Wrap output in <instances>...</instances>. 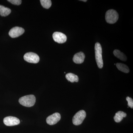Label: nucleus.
<instances>
[{"label":"nucleus","mask_w":133,"mask_h":133,"mask_svg":"<svg viewBox=\"0 0 133 133\" xmlns=\"http://www.w3.org/2000/svg\"><path fill=\"white\" fill-rule=\"evenodd\" d=\"M86 116V113L84 110H80L74 115L72 118V123L75 125H78L83 123Z\"/></svg>","instance_id":"nucleus-4"},{"label":"nucleus","mask_w":133,"mask_h":133,"mask_svg":"<svg viewBox=\"0 0 133 133\" xmlns=\"http://www.w3.org/2000/svg\"><path fill=\"white\" fill-rule=\"evenodd\" d=\"M24 32V30L21 27H15L12 28L9 33V35L10 37L14 38L18 37Z\"/></svg>","instance_id":"nucleus-7"},{"label":"nucleus","mask_w":133,"mask_h":133,"mask_svg":"<svg viewBox=\"0 0 133 133\" xmlns=\"http://www.w3.org/2000/svg\"><path fill=\"white\" fill-rule=\"evenodd\" d=\"M8 1L15 5H19L22 3L21 0H8Z\"/></svg>","instance_id":"nucleus-18"},{"label":"nucleus","mask_w":133,"mask_h":133,"mask_svg":"<svg viewBox=\"0 0 133 133\" xmlns=\"http://www.w3.org/2000/svg\"><path fill=\"white\" fill-rule=\"evenodd\" d=\"M24 59L26 62L31 63H37L40 60L38 55L33 52H27L24 56Z\"/></svg>","instance_id":"nucleus-5"},{"label":"nucleus","mask_w":133,"mask_h":133,"mask_svg":"<svg viewBox=\"0 0 133 133\" xmlns=\"http://www.w3.org/2000/svg\"><path fill=\"white\" fill-rule=\"evenodd\" d=\"M36 99L35 95H27L23 96L19 99V102L21 105L26 107L33 106L36 102Z\"/></svg>","instance_id":"nucleus-1"},{"label":"nucleus","mask_w":133,"mask_h":133,"mask_svg":"<svg viewBox=\"0 0 133 133\" xmlns=\"http://www.w3.org/2000/svg\"><path fill=\"white\" fill-rule=\"evenodd\" d=\"M118 14L114 10H109L106 13V21L109 24L115 23L118 21Z\"/></svg>","instance_id":"nucleus-3"},{"label":"nucleus","mask_w":133,"mask_h":133,"mask_svg":"<svg viewBox=\"0 0 133 133\" xmlns=\"http://www.w3.org/2000/svg\"><path fill=\"white\" fill-rule=\"evenodd\" d=\"M11 10L9 8L0 5V15L2 16H6L11 13Z\"/></svg>","instance_id":"nucleus-13"},{"label":"nucleus","mask_w":133,"mask_h":133,"mask_svg":"<svg viewBox=\"0 0 133 133\" xmlns=\"http://www.w3.org/2000/svg\"><path fill=\"white\" fill-rule=\"evenodd\" d=\"M65 77L68 81L71 83L78 82L79 81L78 77L73 73H69L66 74Z\"/></svg>","instance_id":"nucleus-14"},{"label":"nucleus","mask_w":133,"mask_h":133,"mask_svg":"<svg viewBox=\"0 0 133 133\" xmlns=\"http://www.w3.org/2000/svg\"><path fill=\"white\" fill-rule=\"evenodd\" d=\"M61 119V115L58 113L53 114L48 116L46 119L47 124L49 125H54L57 123Z\"/></svg>","instance_id":"nucleus-8"},{"label":"nucleus","mask_w":133,"mask_h":133,"mask_svg":"<svg viewBox=\"0 0 133 133\" xmlns=\"http://www.w3.org/2000/svg\"><path fill=\"white\" fill-rule=\"evenodd\" d=\"M53 40L58 43H63L66 42L67 37L63 33L59 32H55L52 35Z\"/></svg>","instance_id":"nucleus-9"},{"label":"nucleus","mask_w":133,"mask_h":133,"mask_svg":"<svg viewBox=\"0 0 133 133\" xmlns=\"http://www.w3.org/2000/svg\"><path fill=\"white\" fill-rule=\"evenodd\" d=\"M85 55L82 52L76 53L73 57V62L76 64H80L82 63L84 61Z\"/></svg>","instance_id":"nucleus-10"},{"label":"nucleus","mask_w":133,"mask_h":133,"mask_svg":"<svg viewBox=\"0 0 133 133\" xmlns=\"http://www.w3.org/2000/svg\"><path fill=\"white\" fill-rule=\"evenodd\" d=\"M127 116V114L122 111H119L115 114V115L114 116L115 121L118 123L123 119V118H125Z\"/></svg>","instance_id":"nucleus-11"},{"label":"nucleus","mask_w":133,"mask_h":133,"mask_svg":"<svg viewBox=\"0 0 133 133\" xmlns=\"http://www.w3.org/2000/svg\"><path fill=\"white\" fill-rule=\"evenodd\" d=\"M127 101H128V105L129 107L133 109V100L132 98L128 97L126 98Z\"/></svg>","instance_id":"nucleus-17"},{"label":"nucleus","mask_w":133,"mask_h":133,"mask_svg":"<svg viewBox=\"0 0 133 133\" xmlns=\"http://www.w3.org/2000/svg\"><path fill=\"white\" fill-rule=\"evenodd\" d=\"M116 65L117 68L120 71L126 73H128L129 72V69L128 66L126 65L121 63H118Z\"/></svg>","instance_id":"nucleus-15"},{"label":"nucleus","mask_w":133,"mask_h":133,"mask_svg":"<svg viewBox=\"0 0 133 133\" xmlns=\"http://www.w3.org/2000/svg\"><path fill=\"white\" fill-rule=\"evenodd\" d=\"M113 53L115 57L122 61H126L127 60V57L126 55L119 50H114Z\"/></svg>","instance_id":"nucleus-12"},{"label":"nucleus","mask_w":133,"mask_h":133,"mask_svg":"<svg viewBox=\"0 0 133 133\" xmlns=\"http://www.w3.org/2000/svg\"><path fill=\"white\" fill-rule=\"evenodd\" d=\"M83 1V2H86L87 1V0H85V1H83V0H81V1Z\"/></svg>","instance_id":"nucleus-19"},{"label":"nucleus","mask_w":133,"mask_h":133,"mask_svg":"<svg viewBox=\"0 0 133 133\" xmlns=\"http://www.w3.org/2000/svg\"><path fill=\"white\" fill-rule=\"evenodd\" d=\"M40 2L41 5L44 8L48 9L51 6V1L50 0H41Z\"/></svg>","instance_id":"nucleus-16"},{"label":"nucleus","mask_w":133,"mask_h":133,"mask_svg":"<svg viewBox=\"0 0 133 133\" xmlns=\"http://www.w3.org/2000/svg\"><path fill=\"white\" fill-rule=\"evenodd\" d=\"M3 122L6 125L14 126L19 125L20 124V121L19 119L16 117L9 116L4 118Z\"/></svg>","instance_id":"nucleus-6"},{"label":"nucleus","mask_w":133,"mask_h":133,"mask_svg":"<svg viewBox=\"0 0 133 133\" xmlns=\"http://www.w3.org/2000/svg\"><path fill=\"white\" fill-rule=\"evenodd\" d=\"M95 59L98 67L102 69L103 66V61L102 57V48L100 44L96 43L95 46Z\"/></svg>","instance_id":"nucleus-2"}]
</instances>
